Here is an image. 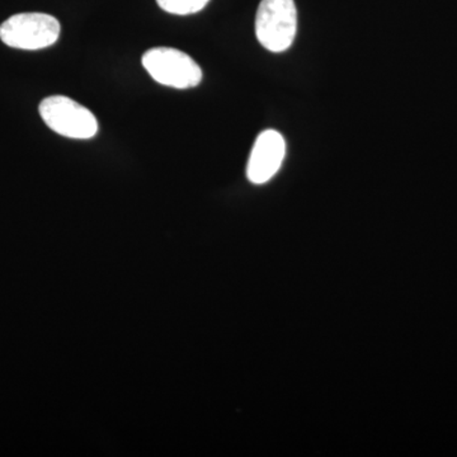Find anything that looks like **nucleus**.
I'll return each instance as SVG.
<instances>
[{
  "label": "nucleus",
  "mask_w": 457,
  "mask_h": 457,
  "mask_svg": "<svg viewBox=\"0 0 457 457\" xmlns=\"http://www.w3.org/2000/svg\"><path fill=\"white\" fill-rule=\"evenodd\" d=\"M297 9L294 0H262L255 17V35L264 49L284 53L296 37Z\"/></svg>",
  "instance_id": "obj_1"
},
{
  "label": "nucleus",
  "mask_w": 457,
  "mask_h": 457,
  "mask_svg": "<svg viewBox=\"0 0 457 457\" xmlns=\"http://www.w3.org/2000/svg\"><path fill=\"white\" fill-rule=\"evenodd\" d=\"M141 62L156 83L170 88H195L203 80L200 65L187 54L173 47L147 50Z\"/></svg>",
  "instance_id": "obj_2"
},
{
  "label": "nucleus",
  "mask_w": 457,
  "mask_h": 457,
  "mask_svg": "<svg viewBox=\"0 0 457 457\" xmlns=\"http://www.w3.org/2000/svg\"><path fill=\"white\" fill-rule=\"evenodd\" d=\"M62 26L46 13H20L0 26V40L20 50H41L53 46L60 37Z\"/></svg>",
  "instance_id": "obj_3"
},
{
  "label": "nucleus",
  "mask_w": 457,
  "mask_h": 457,
  "mask_svg": "<svg viewBox=\"0 0 457 457\" xmlns=\"http://www.w3.org/2000/svg\"><path fill=\"white\" fill-rule=\"evenodd\" d=\"M47 128L62 137L88 140L98 132V121L88 108L64 96L45 98L38 107Z\"/></svg>",
  "instance_id": "obj_4"
},
{
  "label": "nucleus",
  "mask_w": 457,
  "mask_h": 457,
  "mask_svg": "<svg viewBox=\"0 0 457 457\" xmlns=\"http://www.w3.org/2000/svg\"><path fill=\"white\" fill-rule=\"evenodd\" d=\"M285 155V139L278 131L261 132L252 147L248 167H246V177L254 185L269 182L281 168Z\"/></svg>",
  "instance_id": "obj_5"
},
{
  "label": "nucleus",
  "mask_w": 457,
  "mask_h": 457,
  "mask_svg": "<svg viewBox=\"0 0 457 457\" xmlns=\"http://www.w3.org/2000/svg\"><path fill=\"white\" fill-rule=\"evenodd\" d=\"M209 2L210 0H156L159 7L163 11L177 16L197 13L203 11Z\"/></svg>",
  "instance_id": "obj_6"
}]
</instances>
